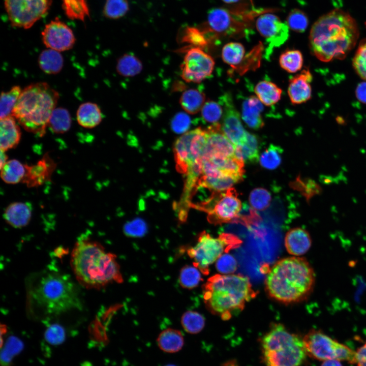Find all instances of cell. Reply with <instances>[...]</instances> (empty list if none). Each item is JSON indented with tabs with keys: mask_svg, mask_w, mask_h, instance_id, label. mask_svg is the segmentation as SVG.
I'll list each match as a JSON object with an SVG mask.
<instances>
[{
	"mask_svg": "<svg viewBox=\"0 0 366 366\" xmlns=\"http://www.w3.org/2000/svg\"><path fill=\"white\" fill-rule=\"evenodd\" d=\"M358 37L354 19L344 11L336 9L319 18L310 34L313 54L320 60L328 62L342 59L352 50Z\"/></svg>",
	"mask_w": 366,
	"mask_h": 366,
	"instance_id": "6da1fadb",
	"label": "cell"
},
{
	"mask_svg": "<svg viewBox=\"0 0 366 366\" xmlns=\"http://www.w3.org/2000/svg\"><path fill=\"white\" fill-rule=\"evenodd\" d=\"M27 301L29 310L44 315H58L73 309H81L77 287L67 275L45 270L29 281Z\"/></svg>",
	"mask_w": 366,
	"mask_h": 366,
	"instance_id": "7a4b0ae2",
	"label": "cell"
},
{
	"mask_svg": "<svg viewBox=\"0 0 366 366\" xmlns=\"http://www.w3.org/2000/svg\"><path fill=\"white\" fill-rule=\"evenodd\" d=\"M116 256L107 252L100 243L83 238L73 249L71 265L77 281L89 289H100L123 281Z\"/></svg>",
	"mask_w": 366,
	"mask_h": 366,
	"instance_id": "3957f363",
	"label": "cell"
},
{
	"mask_svg": "<svg viewBox=\"0 0 366 366\" xmlns=\"http://www.w3.org/2000/svg\"><path fill=\"white\" fill-rule=\"evenodd\" d=\"M315 281L311 265L304 258L290 257L278 261L265 280V290L272 299L285 304L301 302L312 293Z\"/></svg>",
	"mask_w": 366,
	"mask_h": 366,
	"instance_id": "277c9868",
	"label": "cell"
},
{
	"mask_svg": "<svg viewBox=\"0 0 366 366\" xmlns=\"http://www.w3.org/2000/svg\"><path fill=\"white\" fill-rule=\"evenodd\" d=\"M203 295L207 309L227 320L241 312L246 304L256 297V292L246 277L217 274L203 285Z\"/></svg>",
	"mask_w": 366,
	"mask_h": 366,
	"instance_id": "5b68a950",
	"label": "cell"
},
{
	"mask_svg": "<svg viewBox=\"0 0 366 366\" xmlns=\"http://www.w3.org/2000/svg\"><path fill=\"white\" fill-rule=\"evenodd\" d=\"M206 141V131L201 128L188 131L174 145L177 170L185 177L182 194L176 207L178 214L188 216L191 200L202 175V159Z\"/></svg>",
	"mask_w": 366,
	"mask_h": 366,
	"instance_id": "8992f818",
	"label": "cell"
},
{
	"mask_svg": "<svg viewBox=\"0 0 366 366\" xmlns=\"http://www.w3.org/2000/svg\"><path fill=\"white\" fill-rule=\"evenodd\" d=\"M59 94L45 82L31 83L22 89L12 115L26 131L43 136Z\"/></svg>",
	"mask_w": 366,
	"mask_h": 366,
	"instance_id": "52a82bcc",
	"label": "cell"
},
{
	"mask_svg": "<svg viewBox=\"0 0 366 366\" xmlns=\"http://www.w3.org/2000/svg\"><path fill=\"white\" fill-rule=\"evenodd\" d=\"M261 349L265 366H301L308 356L303 338L281 323L270 325L261 339Z\"/></svg>",
	"mask_w": 366,
	"mask_h": 366,
	"instance_id": "ba28073f",
	"label": "cell"
},
{
	"mask_svg": "<svg viewBox=\"0 0 366 366\" xmlns=\"http://www.w3.org/2000/svg\"><path fill=\"white\" fill-rule=\"evenodd\" d=\"M241 241L236 236L222 233L214 237L203 231L198 236L194 247L187 250L189 256L193 260V265L204 274L209 273V267L224 254L239 246Z\"/></svg>",
	"mask_w": 366,
	"mask_h": 366,
	"instance_id": "9c48e42d",
	"label": "cell"
},
{
	"mask_svg": "<svg viewBox=\"0 0 366 366\" xmlns=\"http://www.w3.org/2000/svg\"><path fill=\"white\" fill-rule=\"evenodd\" d=\"M307 355L321 361L336 359L354 363L355 351L325 334L322 331L310 330L303 338Z\"/></svg>",
	"mask_w": 366,
	"mask_h": 366,
	"instance_id": "30bf717a",
	"label": "cell"
},
{
	"mask_svg": "<svg viewBox=\"0 0 366 366\" xmlns=\"http://www.w3.org/2000/svg\"><path fill=\"white\" fill-rule=\"evenodd\" d=\"M51 0H5V7L11 24L27 29L48 11Z\"/></svg>",
	"mask_w": 366,
	"mask_h": 366,
	"instance_id": "8fae6325",
	"label": "cell"
},
{
	"mask_svg": "<svg viewBox=\"0 0 366 366\" xmlns=\"http://www.w3.org/2000/svg\"><path fill=\"white\" fill-rule=\"evenodd\" d=\"M215 65L214 58L201 48L192 47L180 65V76L187 82L200 83L211 75Z\"/></svg>",
	"mask_w": 366,
	"mask_h": 366,
	"instance_id": "7c38bea8",
	"label": "cell"
},
{
	"mask_svg": "<svg viewBox=\"0 0 366 366\" xmlns=\"http://www.w3.org/2000/svg\"><path fill=\"white\" fill-rule=\"evenodd\" d=\"M210 201L212 207L208 209V220L212 224H222L232 222L237 217L241 208V203L236 192L230 188L220 193Z\"/></svg>",
	"mask_w": 366,
	"mask_h": 366,
	"instance_id": "4fadbf2b",
	"label": "cell"
},
{
	"mask_svg": "<svg viewBox=\"0 0 366 366\" xmlns=\"http://www.w3.org/2000/svg\"><path fill=\"white\" fill-rule=\"evenodd\" d=\"M248 15H243L223 8L211 9L208 13L207 23L211 31L224 36L241 34L245 28Z\"/></svg>",
	"mask_w": 366,
	"mask_h": 366,
	"instance_id": "5bb4252c",
	"label": "cell"
},
{
	"mask_svg": "<svg viewBox=\"0 0 366 366\" xmlns=\"http://www.w3.org/2000/svg\"><path fill=\"white\" fill-rule=\"evenodd\" d=\"M256 28L266 41L267 47L266 55L268 57L272 50L283 45L289 37V26L276 15L261 14L256 20Z\"/></svg>",
	"mask_w": 366,
	"mask_h": 366,
	"instance_id": "9a60e30c",
	"label": "cell"
},
{
	"mask_svg": "<svg viewBox=\"0 0 366 366\" xmlns=\"http://www.w3.org/2000/svg\"><path fill=\"white\" fill-rule=\"evenodd\" d=\"M221 103L224 109L220 123L222 131L235 146L242 144L247 140L248 132L243 127L231 96L225 94L221 98Z\"/></svg>",
	"mask_w": 366,
	"mask_h": 366,
	"instance_id": "2e32d148",
	"label": "cell"
},
{
	"mask_svg": "<svg viewBox=\"0 0 366 366\" xmlns=\"http://www.w3.org/2000/svg\"><path fill=\"white\" fill-rule=\"evenodd\" d=\"M41 36L47 48L59 52L71 49L76 41L71 28L57 18L45 25Z\"/></svg>",
	"mask_w": 366,
	"mask_h": 366,
	"instance_id": "e0dca14e",
	"label": "cell"
},
{
	"mask_svg": "<svg viewBox=\"0 0 366 366\" xmlns=\"http://www.w3.org/2000/svg\"><path fill=\"white\" fill-rule=\"evenodd\" d=\"M206 131V141L202 156H234L235 146L224 134L221 124L211 125Z\"/></svg>",
	"mask_w": 366,
	"mask_h": 366,
	"instance_id": "ac0fdd59",
	"label": "cell"
},
{
	"mask_svg": "<svg viewBox=\"0 0 366 366\" xmlns=\"http://www.w3.org/2000/svg\"><path fill=\"white\" fill-rule=\"evenodd\" d=\"M312 79V75L308 69L303 70L290 79L287 92L292 104H300L311 99Z\"/></svg>",
	"mask_w": 366,
	"mask_h": 366,
	"instance_id": "d6986e66",
	"label": "cell"
},
{
	"mask_svg": "<svg viewBox=\"0 0 366 366\" xmlns=\"http://www.w3.org/2000/svg\"><path fill=\"white\" fill-rule=\"evenodd\" d=\"M312 244L311 236L306 230L294 228L289 230L285 237V246L287 252L295 256L306 253Z\"/></svg>",
	"mask_w": 366,
	"mask_h": 366,
	"instance_id": "ffe728a7",
	"label": "cell"
},
{
	"mask_svg": "<svg viewBox=\"0 0 366 366\" xmlns=\"http://www.w3.org/2000/svg\"><path fill=\"white\" fill-rule=\"evenodd\" d=\"M1 150L6 151L15 147L20 142L21 132L13 115L0 119Z\"/></svg>",
	"mask_w": 366,
	"mask_h": 366,
	"instance_id": "44dd1931",
	"label": "cell"
},
{
	"mask_svg": "<svg viewBox=\"0 0 366 366\" xmlns=\"http://www.w3.org/2000/svg\"><path fill=\"white\" fill-rule=\"evenodd\" d=\"M263 104L257 97L251 96L244 100L241 105V118L250 128L258 130L264 123L262 116Z\"/></svg>",
	"mask_w": 366,
	"mask_h": 366,
	"instance_id": "7402d4cb",
	"label": "cell"
},
{
	"mask_svg": "<svg viewBox=\"0 0 366 366\" xmlns=\"http://www.w3.org/2000/svg\"><path fill=\"white\" fill-rule=\"evenodd\" d=\"M206 161L219 169L224 174L240 180L244 174V162L236 157H224L217 155L203 156Z\"/></svg>",
	"mask_w": 366,
	"mask_h": 366,
	"instance_id": "603a6c76",
	"label": "cell"
},
{
	"mask_svg": "<svg viewBox=\"0 0 366 366\" xmlns=\"http://www.w3.org/2000/svg\"><path fill=\"white\" fill-rule=\"evenodd\" d=\"M32 208L28 203L16 202L5 209L4 218L7 223L15 228L26 226L31 220Z\"/></svg>",
	"mask_w": 366,
	"mask_h": 366,
	"instance_id": "cb8c5ba5",
	"label": "cell"
},
{
	"mask_svg": "<svg viewBox=\"0 0 366 366\" xmlns=\"http://www.w3.org/2000/svg\"><path fill=\"white\" fill-rule=\"evenodd\" d=\"M76 118L79 125L85 128L91 129L99 125L103 117L99 106L96 103L88 102L79 106Z\"/></svg>",
	"mask_w": 366,
	"mask_h": 366,
	"instance_id": "d4e9b609",
	"label": "cell"
},
{
	"mask_svg": "<svg viewBox=\"0 0 366 366\" xmlns=\"http://www.w3.org/2000/svg\"><path fill=\"white\" fill-rule=\"evenodd\" d=\"M254 92L260 101L266 106H271L281 99L282 90L273 82L268 80L258 82L254 87Z\"/></svg>",
	"mask_w": 366,
	"mask_h": 366,
	"instance_id": "484cf974",
	"label": "cell"
},
{
	"mask_svg": "<svg viewBox=\"0 0 366 366\" xmlns=\"http://www.w3.org/2000/svg\"><path fill=\"white\" fill-rule=\"evenodd\" d=\"M38 64L44 73L56 74L60 72L63 67V56L60 52L47 48L40 54Z\"/></svg>",
	"mask_w": 366,
	"mask_h": 366,
	"instance_id": "4316f807",
	"label": "cell"
},
{
	"mask_svg": "<svg viewBox=\"0 0 366 366\" xmlns=\"http://www.w3.org/2000/svg\"><path fill=\"white\" fill-rule=\"evenodd\" d=\"M157 341L160 349L167 353H175L179 351L184 344L181 332L172 328H168L162 331Z\"/></svg>",
	"mask_w": 366,
	"mask_h": 366,
	"instance_id": "83f0119b",
	"label": "cell"
},
{
	"mask_svg": "<svg viewBox=\"0 0 366 366\" xmlns=\"http://www.w3.org/2000/svg\"><path fill=\"white\" fill-rule=\"evenodd\" d=\"M205 103L204 94L195 88L186 90L179 99L180 106L185 112L190 114H195L201 111Z\"/></svg>",
	"mask_w": 366,
	"mask_h": 366,
	"instance_id": "f1b7e54d",
	"label": "cell"
},
{
	"mask_svg": "<svg viewBox=\"0 0 366 366\" xmlns=\"http://www.w3.org/2000/svg\"><path fill=\"white\" fill-rule=\"evenodd\" d=\"M258 141L256 136L248 132L246 142L235 146L234 157L244 163H254L258 160Z\"/></svg>",
	"mask_w": 366,
	"mask_h": 366,
	"instance_id": "f546056e",
	"label": "cell"
},
{
	"mask_svg": "<svg viewBox=\"0 0 366 366\" xmlns=\"http://www.w3.org/2000/svg\"><path fill=\"white\" fill-rule=\"evenodd\" d=\"M1 170L2 179L9 184L19 183L24 178L26 173V167L16 159L8 160Z\"/></svg>",
	"mask_w": 366,
	"mask_h": 366,
	"instance_id": "4dcf8cb0",
	"label": "cell"
},
{
	"mask_svg": "<svg viewBox=\"0 0 366 366\" xmlns=\"http://www.w3.org/2000/svg\"><path fill=\"white\" fill-rule=\"evenodd\" d=\"M142 69V62L133 54H124L117 61L116 71L119 75L125 77L135 76L140 73Z\"/></svg>",
	"mask_w": 366,
	"mask_h": 366,
	"instance_id": "1f68e13d",
	"label": "cell"
},
{
	"mask_svg": "<svg viewBox=\"0 0 366 366\" xmlns=\"http://www.w3.org/2000/svg\"><path fill=\"white\" fill-rule=\"evenodd\" d=\"M71 123L69 111L63 107H56L51 114L48 126L54 133L63 134L70 129Z\"/></svg>",
	"mask_w": 366,
	"mask_h": 366,
	"instance_id": "d6a6232c",
	"label": "cell"
},
{
	"mask_svg": "<svg viewBox=\"0 0 366 366\" xmlns=\"http://www.w3.org/2000/svg\"><path fill=\"white\" fill-rule=\"evenodd\" d=\"M303 62L302 53L295 49L285 50L281 53L279 59L280 67L290 73H294L300 70Z\"/></svg>",
	"mask_w": 366,
	"mask_h": 366,
	"instance_id": "836d02e7",
	"label": "cell"
},
{
	"mask_svg": "<svg viewBox=\"0 0 366 366\" xmlns=\"http://www.w3.org/2000/svg\"><path fill=\"white\" fill-rule=\"evenodd\" d=\"M62 6L66 16L71 19L84 21L89 16L86 0H63Z\"/></svg>",
	"mask_w": 366,
	"mask_h": 366,
	"instance_id": "e575fe53",
	"label": "cell"
},
{
	"mask_svg": "<svg viewBox=\"0 0 366 366\" xmlns=\"http://www.w3.org/2000/svg\"><path fill=\"white\" fill-rule=\"evenodd\" d=\"M221 54L222 59L226 64L235 68L242 60L245 49L240 43L230 42L224 46Z\"/></svg>",
	"mask_w": 366,
	"mask_h": 366,
	"instance_id": "d590c367",
	"label": "cell"
},
{
	"mask_svg": "<svg viewBox=\"0 0 366 366\" xmlns=\"http://www.w3.org/2000/svg\"><path fill=\"white\" fill-rule=\"evenodd\" d=\"M22 89L19 85H15L7 92H2L1 96L0 119L11 115L13 110L18 100Z\"/></svg>",
	"mask_w": 366,
	"mask_h": 366,
	"instance_id": "8d00e7d4",
	"label": "cell"
},
{
	"mask_svg": "<svg viewBox=\"0 0 366 366\" xmlns=\"http://www.w3.org/2000/svg\"><path fill=\"white\" fill-rule=\"evenodd\" d=\"M282 153L281 147L270 144L260 157L261 166L268 170L276 169L281 163Z\"/></svg>",
	"mask_w": 366,
	"mask_h": 366,
	"instance_id": "74e56055",
	"label": "cell"
},
{
	"mask_svg": "<svg viewBox=\"0 0 366 366\" xmlns=\"http://www.w3.org/2000/svg\"><path fill=\"white\" fill-rule=\"evenodd\" d=\"M181 323L185 331L189 333L196 334L203 329L205 325V319L200 313L188 311L182 315Z\"/></svg>",
	"mask_w": 366,
	"mask_h": 366,
	"instance_id": "f35d334b",
	"label": "cell"
},
{
	"mask_svg": "<svg viewBox=\"0 0 366 366\" xmlns=\"http://www.w3.org/2000/svg\"><path fill=\"white\" fill-rule=\"evenodd\" d=\"M201 272L195 266L185 265L180 271L179 283L184 288L192 289L197 287L201 280Z\"/></svg>",
	"mask_w": 366,
	"mask_h": 366,
	"instance_id": "ab89813d",
	"label": "cell"
},
{
	"mask_svg": "<svg viewBox=\"0 0 366 366\" xmlns=\"http://www.w3.org/2000/svg\"><path fill=\"white\" fill-rule=\"evenodd\" d=\"M23 348L22 342L15 337H10L1 350V360L3 366H8L13 357L19 354Z\"/></svg>",
	"mask_w": 366,
	"mask_h": 366,
	"instance_id": "60d3db41",
	"label": "cell"
},
{
	"mask_svg": "<svg viewBox=\"0 0 366 366\" xmlns=\"http://www.w3.org/2000/svg\"><path fill=\"white\" fill-rule=\"evenodd\" d=\"M223 108L220 103L214 101L205 102L201 110V114L203 120L212 125L219 123L223 115Z\"/></svg>",
	"mask_w": 366,
	"mask_h": 366,
	"instance_id": "b9f144b4",
	"label": "cell"
},
{
	"mask_svg": "<svg viewBox=\"0 0 366 366\" xmlns=\"http://www.w3.org/2000/svg\"><path fill=\"white\" fill-rule=\"evenodd\" d=\"M129 9L127 0H106L103 13L106 17L118 19L124 16Z\"/></svg>",
	"mask_w": 366,
	"mask_h": 366,
	"instance_id": "7bdbcfd3",
	"label": "cell"
},
{
	"mask_svg": "<svg viewBox=\"0 0 366 366\" xmlns=\"http://www.w3.org/2000/svg\"><path fill=\"white\" fill-rule=\"evenodd\" d=\"M249 199L253 208L257 210H263L269 206L271 197L270 193L266 189L257 188L252 191Z\"/></svg>",
	"mask_w": 366,
	"mask_h": 366,
	"instance_id": "ee69618b",
	"label": "cell"
},
{
	"mask_svg": "<svg viewBox=\"0 0 366 366\" xmlns=\"http://www.w3.org/2000/svg\"><path fill=\"white\" fill-rule=\"evenodd\" d=\"M354 69L366 81V39L360 43L353 59Z\"/></svg>",
	"mask_w": 366,
	"mask_h": 366,
	"instance_id": "f6af8a7d",
	"label": "cell"
},
{
	"mask_svg": "<svg viewBox=\"0 0 366 366\" xmlns=\"http://www.w3.org/2000/svg\"><path fill=\"white\" fill-rule=\"evenodd\" d=\"M289 27L295 32L302 33L308 25V19L305 14L298 9H294L290 12L287 17Z\"/></svg>",
	"mask_w": 366,
	"mask_h": 366,
	"instance_id": "bcb514c9",
	"label": "cell"
},
{
	"mask_svg": "<svg viewBox=\"0 0 366 366\" xmlns=\"http://www.w3.org/2000/svg\"><path fill=\"white\" fill-rule=\"evenodd\" d=\"M237 266L236 259L227 253L222 255L216 262V269L219 272L224 274L234 272L237 269Z\"/></svg>",
	"mask_w": 366,
	"mask_h": 366,
	"instance_id": "7dc6e473",
	"label": "cell"
},
{
	"mask_svg": "<svg viewBox=\"0 0 366 366\" xmlns=\"http://www.w3.org/2000/svg\"><path fill=\"white\" fill-rule=\"evenodd\" d=\"M45 339L52 345H60L65 339V330L59 325H51L45 331Z\"/></svg>",
	"mask_w": 366,
	"mask_h": 366,
	"instance_id": "c3c4849f",
	"label": "cell"
},
{
	"mask_svg": "<svg viewBox=\"0 0 366 366\" xmlns=\"http://www.w3.org/2000/svg\"><path fill=\"white\" fill-rule=\"evenodd\" d=\"M191 123V118L188 113L179 112L175 114L172 118L171 127L176 133H184L188 131Z\"/></svg>",
	"mask_w": 366,
	"mask_h": 366,
	"instance_id": "681fc988",
	"label": "cell"
},
{
	"mask_svg": "<svg viewBox=\"0 0 366 366\" xmlns=\"http://www.w3.org/2000/svg\"><path fill=\"white\" fill-rule=\"evenodd\" d=\"M184 40L196 47H204L207 44L203 33L196 28H188L185 32Z\"/></svg>",
	"mask_w": 366,
	"mask_h": 366,
	"instance_id": "f907efd6",
	"label": "cell"
},
{
	"mask_svg": "<svg viewBox=\"0 0 366 366\" xmlns=\"http://www.w3.org/2000/svg\"><path fill=\"white\" fill-rule=\"evenodd\" d=\"M354 364L357 366H366V341L355 351Z\"/></svg>",
	"mask_w": 366,
	"mask_h": 366,
	"instance_id": "816d5d0a",
	"label": "cell"
},
{
	"mask_svg": "<svg viewBox=\"0 0 366 366\" xmlns=\"http://www.w3.org/2000/svg\"><path fill=\"white\" fill-rule=\"evenodd\" d=\"M145 227L142 223H135L128 225L125 228L126 233L131 236L142 235L144 232Z\"/></svg>",
	"mask_w": 366,
	"mask_h": 366,
	"instance_id": "f5cc1de1",
	"label": "cell"
},
{
	"mask_svg": "<svg viewBox=\"0 0 366 366\" xmlns=\"http://www.w3.org/2000/svg\"><path fill=\"white\" fill-rule=\"evenodd\" d=\"M355 93L356 97L359 101L366 103V82H361L358 85Z\"/></svg>",
	"mask_w": 366,
	"mask_h": 366,
	"instance_id": "db71d44e",
	"label": "cell"
},
{
	"mask_svg": "<svg viewBox=\"0 0 366 366\" xmlns=\"http://www.w3.org/2000/svg\"><path fill=\"white\" fill-rule=\"evenodd\" d=\"M336 359H330L323 361L321 366H342L341 362Z\"/></svg>",
	"mask_w": 366,
	"mask_h": 366,
	"instance_id": "11a10c76",
	"label": "cell"
},
{
	"mask_svg": "<svg viewBox=\"0 0 366 366\" xmlns=\"http://www.w3.org/2000/svg\"><path fill=\"white\" fill-rule=\"evenodd\" d=\"M5 152L1 150V168L8 161Z\"/></svg>",
	"mask_w": 366,
	"mask_h": 366,
	"instance_id": "9f6ffc18",
	"label": "cell"
},
{
	"mask_svg": "<svg viewBox=\"0 0 366 366\" xmlns=\"http://www.w3.org/2000/svg\"><path fill=\"white\" fill-rule=\"evenodd\" d=\"M224 2L227 3H233L237 2L238 0H223Z\"/></svg>",
	"mask_w": 366,
	"mask_h": 366,
	"instance_id": "6f0895ef",
	"label": "cell"
},
{
	"mask_svg": "<svg viewBox=\"0 0 366 366\" xmlns=\"http://www.w3.org/2000/svg\"><path fill=\"white\" fill-rule=\"evenodd\" d=\"M166 366H175V365H172V364H169V365H166Z\"/></svg>",
	"mask_w": 366,
	"mask_h": 366,
	"instance_id": "680465c9",
	"label": "cell"
}]
</instances>
